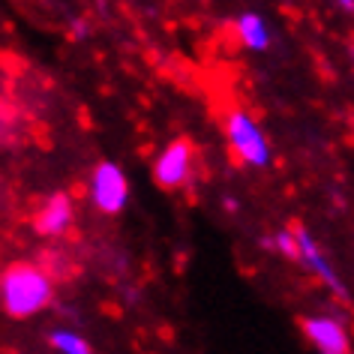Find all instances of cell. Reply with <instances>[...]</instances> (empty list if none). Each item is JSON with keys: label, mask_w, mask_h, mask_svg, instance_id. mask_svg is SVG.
<instances>
[{"label": "cell", "mask_w": 354, "mask_h": 354, "mask_svg": "<svg viewBox=\"0 0 354 354\" xmlns=\"http://www.w3.org/2000/svg\"><path fill=\"white\" fill-rule=\"evenodd\" d=\"M0 304L12 318H30L51 304V277L37 264H12L0 277Z\"/></svg>", "instance_id": "1"}, {"label": "cell", "mask_w": 354, "mask_h": 354, "mask_svg": "<svg viewBox=\"0 0 354 354\" xmlns=\"http://www.w3.org/2000/svg\"><path fill=\"white\" fill-rule=\"evenodd\" d=\"M225 136H228V145H232V150L243 159L246 165H252V168L270 165V141L261 132L259 123H255L243 109L228 111Z\"/></svg>", "instance_id": "2"}, {"label": "cell", "mask_w": 354, "mask_h": 354, "mask_svg": "<svg viewBox=\"0 0 354 354\" xmlns=\"http://www.w3.org/2000/svg\"><path fill=\"white\" fill-rule=\"evenodd\" d=\"M91 201L102 214H120L129 201L127 174L114 162H100L91 174Z\"/></svg>", "instance_id": "3"}, {"label": "cell", "mask_w": 354, "mask_h": 354, "mask_svg": "<svg viewBox=\"0 0 354 354\" xmlns=\"http://www.w3.org/2000/svg\"><path fill=\"white\" fill-rule=\"evenodd\" d=\"M297 232V246H300V264L313 273V277H318V282H324V288L330 291V295L336 300H348V286L339 279V273H336V268L330 261H327V255L322 252V246L315 243V237L306 232V228H295Z\"/></svg>", "instance_id": "4"}, {"label": "cell", "mask_w": 354, "mask_h": 354, "mask_svg": "<svg viewBox=\"0 0 354 354\" xmlns=\"http://www.w3.org/2000/svg\"><path fill=\"white\" fill-rule=\"evenodd\" d=\"M304 336L315 345L318 354H351V333L345 322L333 315L304 318Z\"/></svg>", "instance_id": "5"}, {"label": "cell", "mask_w": 354, "mask_h": 354, "mask_svg": "<svg viewBox=\"0 0 354 354\" xmlns=\"http://www.w3.org/2000/svg\"><path fill=\"white\" fill-rule=\"evenodd\" d=\"M189 171H192V145L187 138H177L171 145H165V150L156 156L153 177L159 187H165V189L183 187Z\"/></svg>", "instance_id": "6"}, {"label": "cell", "mask_w": 354, "mask_h": 354, "mask_svg": "<svg viewBox=\"0 0 354 354\" xmlns=\"http://www.w3.org/2000/svg\"><path fill=\"white\" fill-rule=\"evenodd\" d=\"M73 216H75L73 198L64 196V192H55V196L46 198V205L39 207V214H37V232L46 234V237H57V234H64L66 228L73 225Z\"/></svg>", "instance_id": "7"}, {"label": "cell", "mask_w": 354, "mask_h": 354, "mask_svg": "<svg viewBox=\"0 0 354 354\" xmlns=\"http://www.w3.org/2000/svg\"><path fill=\"white\" fill-rule=\"evenodd\" d=\"M234 33H237V39H241V46L250 48V51H268L270 48V39H273L270 37V24L264 21L259 12L237 15Z\"/></svg>", "instance_id": "8"}, {"label": "cell", "mask_w": 354, "mask_h": 354, "mask_svg": "<svg viewBox=\"0 0 354 354\" xmlns=\"http://www.w3.org/2000/svg\"><path fill=\"white\" fill-rule=\"evenodd\" d=\"M48 342H51V348H55L57 354H93L91 345H87V339H82L75 330H66V327L51 330Z\"/></svg>", "instance_id": "9"}, {"label": "cell", "mask_w": 354, "mask_h": 354, "mask_svg": "<svg viewBox=\"0 0 354 354\" xmlns=\"http://www.w3.org/2000/svg\"><path fill=\"white\" fill-rule=\"evenodd\" d=\"M268 246H273L279 255H286V259H291V261L300 259V246H297V232L295 228H279V232L268 241Z\"/></svg>", "instance_id": "10"}, {"label": "cell", "mask_w": 354, "mask_h": 354, "mask_svg": "<svg viewBox=\"0 0 354 354\" xmlns=\"http://www.w3.org/2000/svg\"><path fill=\"white\" fill-rule=\"evenodd\" d=\"M87 37V21L84 19H75L73 21V39H84Z\"/></svg>", "instance_id": "11"}]
</instances>
